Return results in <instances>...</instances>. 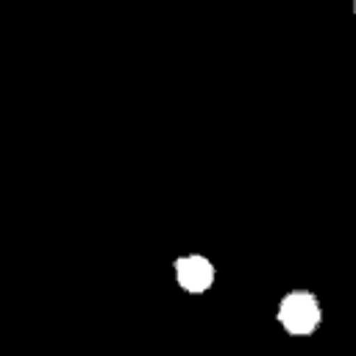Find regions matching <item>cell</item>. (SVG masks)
Wrapping results in <instances>:
<instances>
[{
    "label": "cell",
    "instance_id": "6da1fadb",
    "mask_svg": "<svg viewBox=\"0 0 356 356\" xmlns=\"http://www.w3.org/2000/svg\"><path fill=\"white\" fill-rule=\"evenodd\" d=\"M275 323L292 339L314 337L325 323L320 295L314 289H286L275 303Z\"/></svg>",
    "mask_w": 356,
    "mask_h": 356
},
{
    "label": "cell",
    "instance_id": "7a4b0ae2",
    "mask_svg": "<svg viewBox=\"0 0 356 356\" xmlns=\"http://www.w3.org/2000/svg\"><path fill=\"white\" fill-rule=\"evenodd\" d=\"M172 281L184 295H206L217 284V264L200 250H186L172 259Z\"/></svg>",
    "mask_w": 356,
    "mask_h": 356
}]
</instances>
